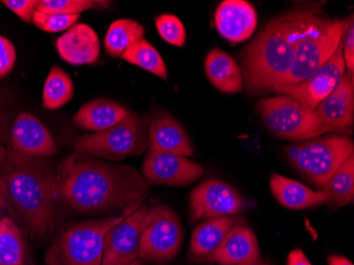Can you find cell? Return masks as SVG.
Instances as JSON below:
<instances>
[{"mask_svg": "<svg viewBox=\"0 0 354 265\" xmlns=\"http://www.w3.org/2000/svg\"><path fill=\"white\" fill-rule=\"evenodd\" d=\"M57 174L62 199L81 213L123 212L141 206L149 192L146 181L131 165L73 155Z\"/></svg>", "mask_w": 354, "mask_h": 265, "instance_id": "cell-1", "label": "cell"}, {"mask_svg": "<svg viewBox=\"0 0 354 265\" xmlns=\"http://www.w3.org/2000/svg\"><path fill=\"white\" fill-rule=\"evenodd\" d=\"M8 150L0 167V189L7 206L13 208L35 236L53 232L59 194L57 174L37 159Z\"/></svg>", "mask_w": 354, "mask_h": 265, "instance_id": "cell-2", "label": "cell"}, {"mask_svg": "<svg viewBox=\"0 0 354 265\" xmlns=\"http://www.w3.org/2000/svg\"><path fill=\"white\" fill-rule=\"evenodd\" d=\"M312 10H297L266 24L241 57L242 75L250 91H274L291 71L294 42Z\"/></svg>", "mask_w": 354, "mask_h": 265, "instance_id": "cell-3", "label": "cell"}, {"mask_svg": "<svg viewBox=\"0 0 354 265\" xmlns=\"http://www.w3.org/2000/svg\"><path fill=\"white\" fill-rule=\"evenodd\" d=\"M347 25L348 19H322L312 10L294 42L295 57L291 71L272 91L280 93L315 73L337 51Z\"/></svg>", "mask_w": 354, "mask_h": 265, "instance_id": "cell-4", "label": "cell"}, {"mask_svg": "<svg viewBox=\"0 0 354 265\" xmlns=\"http://www.w3.org/2000/svg\"><path fill=\"white\" fill-rule=\"evenodd\" d=\"M139 207L127 209L118 217L65 227L48 250L46 262L48 265H101L107 231Z\"/></svg>", "mask_w": 354, "mask_h": 265, "instance_id": "cell-5", "label": "cell"}, {"mask_svg": "<svg viewBox=\"0 0 354 265\" xmlns=\"http://www.w3.org/2000/svg\"><path fill=\"white\" fill-rule=\"evenodd\" d=\"M147 147H149V120L134 113H131L115 127L83 135L75 143L77 153L111 161L138 156Z\"/></svg>", "mask_w": 354, "mask_h": 265, "instance_id": "cell-6", "label": "cell"}, {"mask_svg": "<svg viewBox=\"0 0 354 265\" xmlns=\"http://www.w3.org/2000/svg\"><path fill=\"white\" fill-rule=\"evenodd\" d=\"M353 153V140L346 136L317 137L286 147L290 165L319 188Z\"/></svg>", "mask_w": 354, "mask_h": 265, "instance_id": "cell-7", "label": "cell"}, {"mask_svg": "<svg viewBox=\"0 0 354 265\" xmlns=\"http://www.w3.org/2000/svg\"><path fill=\"white\" fill-rule=\"evenodd\" d=\"M256 111L268 131L286 140L307 141L328 133L313 111L286 95L262 99Z\"/></svg>", "mask_w": 354, "mask_h": 265, "instance_id": "cell-8", "label": "cell"}, {"mask_svg": "<svg viewBox=\"0 0 354 265\" xmlns=\"http://www.w3.org/2000/svg\"><path fill=\"white\" fill-rule=\"evenodd\" d=\"M183 228L176 213L166 206L150 209V219L143 229L139 259L147 263H166L180 253Z\"/></svg>", "mask_w": 354, "mask_h": 265, "instance_id": "cell-9", "label": "cell"}, {"mask_svg": "<svg viewBox=\"0 0 354 265\" xmlns=\"http://www.w3.org/2000/svg\"><path fill=\"white\" fill-rule=\"evenodd\" d=\"M254 203L241 195L225 181L209 179L191 193L190 217L192 222L238 215L254 208Z\"/></svg>", "mask_w": 354, "mask_h": 265, "instance_id": "cell-10", "label": "cell"}, {"mask_svg": "<svg viewBox=\"0 0 354 265\" xmlns=\"http://www.w3.org/2000/svg\"><path fill=\"white\" fill-rule=\"evenodd\" d=\"M150 209L141 205L107 231L101 265H132L138 260L141 235L150 219Z\"/></svg>", "mask_w": 354, "mask_h": 265, "instance_id": "cell-11", "label": "cell"}, {"mask_svg": "<svg viewBox=\"0 0 354 265\" xmlns=\"http://www.w3.org/2000/svg\"><path fill=\"white\" fill-rule=\"evenodd\" d=\"M346 73L345 61L343 57V41L333 55L299 84L284 89L279 95H286L294 100L313 111L322 101L339 84Z\"/></svg>", "mask_w": 354, "mask_h": 265, "instance_id": "cell-12", "label": "cell"}, {"mask_svg": "<svg viewBox=\"0 0 354 265\" xmlns=\"http://www.w3.org/2000/svg\"><path fill=\"white\" fill-rule=\"evenodd\" d=\"M204 168L187 157L149 149L142 165L143 177L151 184L184 187L202 177Z\"/></svg>", "mask_w": 354, "mask_h": 265, "instance_id": "cell-13", "label": "cell"}, {"mask_svg": "<svg viewBox=\"0 0 354 265\" xmlns=\"http://www.w3.org/2000/svg\"><path fill=\"white\" fill-rule=\"evenodd\" d=\"M318 122L327 131L351 133L354 121L353 75L344 73L339 84L314 109Z\"/></svg>", "mask_w": 354, "mask_h": 265, "instance_id": "cell-14", "label": "cell"}, {"mask_svg": "<svg viewBox=\"0 0 354 265\" xmlns=\"http://www.w3.org/2000/svg\"><path fill=\"white\" fill-rule=\"evenodd\" d=\"M14 152L31 157H49L57 152V145L47 127L30 113H19L11 133Z\"/></svg>", "mask_w": 354, "mask_h": 265, "instance_id": "cell-15", "label": "cell"}, {"mask_svg": "<svg viewBox=\"0 0 354 265\" xmlns=\"http://www.w3.org/2000/svg\"><path fill=\"white\" fill-rule=\"evenodd\" d=\"M218 33L227 41L240 43L254 35L258 15L252 3L244 0H225L214 15Z\"/></svg>", "mask_w": 354, "mask_h": 265, "instance_id": "cell-16", "label": "cell"}, {"mask_svg": "<svg viewBox=\"0 0 354 265\" xmlns=\"http://www.w3.org/2000/svg\"><path fill=\"white\" fill-rule=\"evenodd\" d=\"M261 261V252L256 235L246 223H241L232 228L206 262L220 265H254Z\"/></svg>", "mask_w": 354, "mask_h": 265, "instance_id": "cell-17", "label": "cell"}, {"mask_svg": "<svg viewBox=\"0 0 354 265\" xmlns=\"http://www.w3.org/2000/svg\"><path fill=\"white\" fill-rule=\"evenodd\" d=\"M149 149L183 157L194 155L184 127L172 115L164 111L155 113L149 121Z\"/></svg>", "mask_w": 354, "mask_h": 265, "instance_id": "cell-18", "label": "cell"}, {"mask_svg": "<svg viewBox=\"0 0 354 265\" xmlns=\"http://www.w3.org/2000/svg\"><path fill=\"white\" fill-rule=\"evenodd\" d=\"M57 51L71 65H89L100 57V39L91 26L75 24L57 39Z\"/></svg>", "mask_w": 354, "mask_h": 265, "instance_id": "cell-19", "label": "cell"}, {"mask_svg": "<svg viewBox=\"0 0 354 265\" xmlns=\"http://www.w3.org/2000/svg\"><path fill=\"white\" fill-rule=\"evenodd\" d=\"M241 223H246L240 215L212 219L201 223L193 230L191 237L189 259L193 262H206L223 241L226 239L234 227Z\"/></svg>", "mask_w": 354, "mask_h": 265, "instance_id": "cell-20", "label": "cell"}, {"mask_svg": "<svg viewBox=\"0 0 354 265\" xmlns=\"http://www.w3.org/2000/svg\"><path fill=\"white\" fill-rule=\"evenodd\" d=\"M131 111L109 99H93L85 103L73 117V122L86 131H105L124 120Z\"/></svg>", "mask_w": 354, "mask_h": 265, "instance_id": "cell-21", "label": "cell"}, {"mask_svg": "<svg viewBox=\"0 0 354 265\" xmlns=\"http://www.w3.org/2000/svg\"><path fill=\"white\" fill-rule=\"evenodd\" d=\"M205 73L209 82L222 93H236L243 89V75L232 55L214 48L205 59Z\"/></svg>", "mask_w": 354, "mask_h": 265, "instance_id": "cell-22", "label": "cell"}, {"mask_svg": "<svg viewBox=\"0 0 354 265\" xmlns=\"http://www.w3.org/2000/svg\"><path fill=\"white\" fill-rule=\"evenodd\" d=\"M270 191L281 206L293 210L326 204L322 191L312 190L299 181L272 173L270 179Z\"/></svg>", "mask_w": 354, "mask_h": 265, "instance_id": "cell-23", "label": "cell"}, {"mask_svg": "<svg viewBox=\"0 0 354 265\" xmlns=\"http://www.w3.org/2000/svg\"><path fill=\"white\" fill-rule=\"evenodd\" d=\"M320 191L326 204L336 208L351 204L354 199V156H350L328 179Z\"/></svg>", "mask_w": 354, "mask_h": 265, "instance_id": "cell-24", "label": "cell"}, {"mask_svg": "<svg viewBox=\"0 0 354 265\" xmlns=\"http://www.w3.org/2000/svg\"><path fill=\"white\" fill-rule=\"evenodd\" d=\"M146 29L133 19H117L111 23L104 39V49L109 57L121 55L139 39L145 37Z\"/></svg>", "mask_w": 354, "mask_h": 265, "instance_id": "cell-25", "label": "cell"}, {"mask_svg": "<svg viewBox=\"0 0 354 265\" xmlns=\"http://www.w3.org/2000/svg\"><path fill=\"white\" fill-rule=\"evenodd\" d=\"M0 265H28L25 239L10 218L0 220Z\"/></svg>", "mask_w": 354, "mask_h": 265, "instance_id": "cell-26", "label": "cell"}, {"mask_svg": "<svg viewBox=\"0 0 354 265\" xmlns=\"http://www.w3.org/2000/svg\"><path fill=\"white\" fill-rule=\"evenodd\" d=\"M73 83L66 71L53 66L49 71L43 89V105L55 111L66 105L73 97Z\"/></svg>", "mask_w": 354, "mask_h": 265, "instance_id": "cell-27", "label": "cell"}, {"mask_svg": "<svg viewBox=\"0 0 354 265\" xmlns=\"http://www.w3.org/2000/svg\"><path fill=\"white\" fill-rule=\"evenodd\" d=\"M121 59L132 65L138 66L143 71H148L160 79H168V71L162 55L145 37L133 44L121 55Z\"/></svg>", "mask_w": 354, "mask_h": 265, "instance_id": "cell-28", "label": "cell"}, {"mask_svg": "<svg viewBox=\"0 0 354 265\" xmlns=\"http://www.w3.org/2000/svg\"><path fill=\"white\" fill-rule=\"evenodd\" d=\"M109 1L98 0H37V11L43 13L80 15L91 9H102L109 6Z\"/></svg>", "mask_w": 354, "mask_h": 265, "instance_id": "cell-29", "label": "cell"}, {"mask_svg": "<svg viewBox=\"0 0 354 265\" xmlns=\"http://www.w3.org/2000/svg\"><path fill=\"white\" fill-rule=\"evenodd\" d=\"M158 35L164 41L176 47H183L186 43L187 32L184 24L173 14H162L155 19Z\"/></svg>", "mask_w": 354, "mask_h": 265, "instance_id": "cell-30", "label": "cell"}, {"mask_svg": "<svg viewBox=\"0 0 354 265\" xmlns=\"http://www.w3.org/2000/svg\"><path fill=\"white\" fill-rule=\"evenodd\" d=\"M80 15H64V14L43 13L35 11L33 21L39 29L50 33L67 31L79 21Z\"/></svg>", "mask_w": 354, "mask_h": 265, "instance_id": "cell-31", "label": "cell"}, {"mask_svg": "<svg viewBox=\"0 0 354 265\" xmlns=\"http://www.w3.org/2000/svg\"><path fill=\"white\" fill-rule=\"evenodd\" d=\"M1 3L19 16L24 23L30 24L33 21L37 0H3Z\"/></svg>", "mask_w": 354, "mask_h": 265, "instance_id": "cell-32", "label": "cell"}, {"mask_svg": "<svg viewBox=\"0 0 354 265\" xmlns=\"http://www.w3.org/2000/svg\"><path fill=\"white\" fill-rule=\"evenodd\" d=\"M16 62V49L11 41L0 35V79L7 77Z\"/></svg>", "mask_w": 354, "mask_h": 265, "instance_id": "cell-33", "label": "cell"}, {"mask_svg": "<svg viewBox=\"0 0 354 265\" xmlns=\"http://www.w3.org/2000/svg\"><path fill=\"white\" fill-rule=\"evenodd\" d=\"M343 57L346 68L353 75L354 71V21L353 15L348 19L347 28L343 37Z\"/></svg>", "mask_w": 354, "mask_h": 265, "instance_id": "cell-34", "label": "cell"}, {"mask_svg": "<svg viewBox=\"0 0 354 265\" xmlns=\"http://www.w3.org/2000/svg\"><path fill=\"white\" fill-rule=\"evenodd\" d=\"M286 265H312L308 257L299 248L292 250L288 256Z\"/></svg>", "mask_w": 354, "mask_h": 265, "instance_id": "cell-35", "label": "cell"}, {"mask_svg": "<svg viewBox=\"0 0 354 265\" xmlns=\"http://www.w3.org/2000/svg\"><path fill=\"white\" fill-rule=\"evenodd\" d=\"M328 264L329 265H353V263L346 258V257L342 256V255H331L328 258Z\"/></svg>", "mask_w": 354, "mask_h": 265, "instance_id": "cell-36", "label": "cell"}, {"mask_svg": "<svg viewBox=\"0 0 354 265\" xmlns=\"http://www.w3.org/2000/svg\"><path fill=\"white\" fill-rule=\"evenodd\" d=\"M8 150L3 147V143L0 141V167L6 163L7 159Z\"/></svg>", "mask_w": 354, "mask_h": 265, "instance_id": "cell-37", "label": "cell"}, {"mask_svg": "<svg viewBox=\"0 0 354 265\" xmlns=\"http://www.w3.org/2000/svg\"><path fill=\"white\" fill-rule=\"evenodd\" d=\"M7 207V202H6L5 197H3V191L0 189V212L3 211V209Z\"/></svg>", "mask_w": 354, "mask_h": 265, "instance_id": "cell-38", "label": "cell"}, {"mask_svg": "<svg viewBox=\"0 0 354 265\" xmlns=\"http://www.w3.org/2000/svg\"><path fill=\"white\" fill-rule=\"evenodd\" d=\"M254 265H274L272 262H270V260L263 261L262 260L261 262L258 263V264Z\"/></svg>", "mask_w": 354, "mask_h": 265, "instance_id": "cell-39", "label": "cell"}, {"mask_svg": "<svg viewBox=\"0 0 354 265\" xmlns=\"http://www.w3.org/2000/svg\"><path fill=\"white\" fill-rule=\"evenodd\" d=\"M132 265H145V264H143V262H142V261L140 260V259H138V260L135 261V262L133 263Z\"/></svg>", "mask_w": 354, "mask_h": 265, "instance_id": "cell-40", "label": "cell"}]
</instances>
